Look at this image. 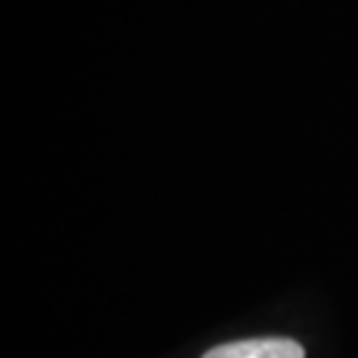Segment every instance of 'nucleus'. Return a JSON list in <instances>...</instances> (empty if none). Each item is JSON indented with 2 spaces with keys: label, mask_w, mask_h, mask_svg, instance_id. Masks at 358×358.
<instances>
[{
  "label": "nucleus",
  "mask_w": 358,
  "mask_h": 358,
  "mask_svg": "<svg viewBox=\"0 0 358 358\" xmlns=\"http://www.w3.org/2000/svg\"><path fill=\"white\" fill-rule=\"evenodd\" d=\"M202 358H306V350L300 343L287 337H257L217 345L207 350Z\"/></svg>",
  "instance_id": "obj_1"
}]
</instances>
